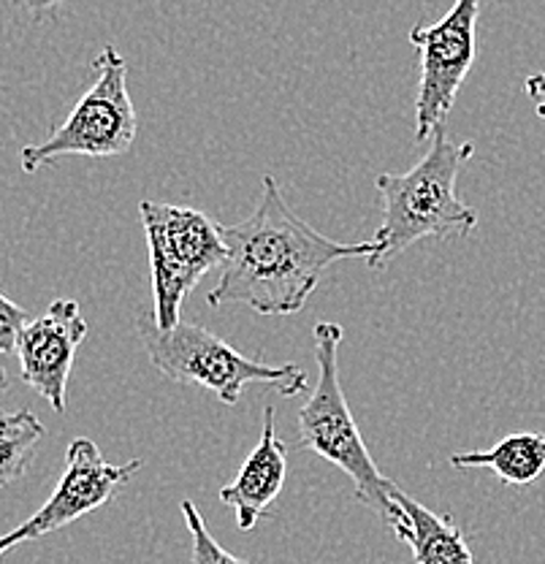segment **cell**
Listing matches in <instances>:
<instances>
[{"label":"cell","instance_id":"cell-1","mask_svg":"<svg viewBox=\"0 0 545 564\" xmlns=\"http://www.w3.org/2000/svg\"><path fill=\"white\" fill-rule=\"evenodd\" d=\"M220 237L228 256L207 302L212 307L242 304L258 315L298 313L331 263L367 261L378 252L374 239L342 245L315 231L291 209L272 174H263L261 202L250 217L220 226Z\"/></svg>","mask_w":545,"mask_h":564},{"label":"cell","instance_id":"cell-2","mask_svg":"<svg viewBox=\"0 0 545 564\" xmlns=\"http://www.w3.org/2000/svg\"><path fill=\"white\" fill-rule=\"evenodd\" d=\"M432 150L404 174H380L374 187L383 196V223L374 234L378 252L367 258L369 269H383L391 258L421 239L467 237L478 226V212L456 193V180L470 161L472 141L454 144L445 126L435 131Z\"/></svg>","mask_w":545,"mask_h":564},{"label":"cell","instance_id":"cell-3","mask_svg":"<svg viewBox=\"0 0 545 564\" xmlns=\"http://www.w3.org/2000/svg\"><path fill=\"white\" fill-rule=\"evenodd\" d=\"M315 361H318V380H315L309 399L298 413V448L313 451L326 462L337 464L356 486V497L363 505L383 516L391 529L404 521L402 505L396 502L394 480L385 478L369 454L361 437V429L345 402L342 383H339V345H342V326L320 321L315 326Z\"/></svg>","mask_w":545,"mask_h":564},{"label":"cell","instance_id":"cell-4","mask_svg":"<svg viewBox=\"0 0 545 564\" xmlns=\"http://www.w3.org/2000/svg\"><path fill=\"white\" fill-rule=\"evenodd\" d=\"M137 326L146 358L163 378L212 391L222 404H237L253 383L272 386L283 397H296L307 388V375L296 364L272 367L253 361L196 323L179 321L174 328H161L155 315H142Z\"/></svg>","mask_w":545,"mask_h":564},{"label":"cell","instance_id":"cell-5","mask_svg":"<svg viewBox=\"0 0 545 564\" xmlns=\"http://www.w3.org/2000/svg\"><path fill=\"white\" fill-rule=\"evenodd\" d=\"M96 79L85 96L76 101L63 126L50 133L41 144H28L20 152V166L25 174H36L41 166L57 158H111L126 155L137 141L139 120L128 96V63L115 46H103L92 61Z\"/></svg>","mask_w":545,"mask_h":564},{"label":"cell","instance_id":"cell-6","mask_svg":"<svg viewBox=\"0 0 545 564\" xmlns=\"http://www.w3.org/2000/svg\"><path fill=\"white\" fill-rule=\"evenodd\" d=\"M146 247H150L152 299H155V323L174 328L182 321V302L196 288V282L212 269L226 263V242L218 223L204 212L177 204L142 202Z\"/></svg>","mask_w":545,"mask_h":564},{"label":"cell","instance_id":"cell-7","mask_svg":"<svg viewBox=\"0 0 545 564\" xmlns=\"http://www.w3.org/2000/svg\"><path fill=\"white\" fill-rule=\"evenodd\" d=\"M480 0H456L435 25L410 31V44L421 57L418 98H415V141L435 137L454 109L456 96L475 66V28Z\"/></svg>","mask_w":545,"mask_h":564},{"label":"cell","instance_id":"cell-8","mask_svg":"<svg viewBox=\"0 0 545 564\" xmlns=\"http://www.w3.org/2000/svg\"><path fill=\"white\" fill-rule=\"evenodd\" d=\"M142 467V458H133V462L120 464V467L109 464L92 440L76 437L66 451V469H63L57 489L52 491V497L41 505L31 519L22 521L20 527L0 538V556L6 551L17 549V545L57 532V529L74 524L81 516L103 508L131 484V478Z\"/></svg>","mask_w":545,"mask_h":564},{"label":"cell","instance_id":"cell-9","mask_svg":"<svg viewBox=\"0 0 545 564\" xmlns=\"http://www.w3.org/2000/svg\"><path fill=\"white\" fill-rule=\"evenodd\" d=\"M87 321L74 299H55L44 315L31 317L17 339L20 375L55 413H66L68 378Z\"/></svg>","mask_w":545,"mask_h":564},{"label":"cell","instance_id":"cell-10","mask_svg":"<svg viewBox=\"0 0 545 564\" xmlns=\"http://www.w3.org/2000/svg\"><path fill=\"white\" fill-rule=\"evenodd\" d=\"M285 475H288V451L277 437L274 408L266 404L261 440H258L253 454L242 464L237 480L220 489V502L237 510V527L242 532L253 529L269 513V505L283 491Z\"/></svg>","mask_w":545,"mask_h":564},{"label":"cell","instance_id":"cell-11","mask_svg":"<svg viewBox=\"0 0 545 564\" xmlns=\"http://www.w3.org/2000/svg\"><path fill=\"white\" fill-rule=\"evenodd\" d=\"M394 497L404 510V521L394 534L413 551L415 564H475L470 545L450 516L432 513L400 486L394 489Z\"/></svg>","mask_w":545,"mask_h":564},{"label":"cell","instance_id":"cell-12","mask_svg":"<svg viewBox=\"0 0 545 564\" xmlns=\"http://www.w3.org/2000/svg\"><path fill=\"white\" fill-rule=\"evenodd\" d=\"M450 467H486L508 486H530L545 473V434L515 432L489 451H467L450 456Z\"/></svg>","mask_w":545,"mask_h":564},{"label":"cell","instance_id":"cell-13","mask_svg":"<svg viewBox=\"0 0 545 564\" xmlns=\"http://www.w3.org/2000/svg\"><path fill=\"white\" fill-rule=\"evenodd\" d=\"M46 426L31 410L0 413V489L28 473Z\"/></svg>","mask_w":545,"mask_h":564},{"label":"cell","instance_id":"cell-14","mask_svg":"<svg viewBox=\"0 0 545 564\" xmlns=\"http://www.w3.org/2000/svg\"><path fill=\"white\" fill-rule=\"evenodd\" d=\"M182 516H185L187 532H190V564H250L222 549L204 524L201 510L190 499H182Z\"/></svg>","mask_w":545,"mask_h":564},{"label":"cell","instance_id":"cell-15","mask_svg":"<svg viewBox=\"0 0 545 564\" xmlns=\"http://www.w3.org/2000/svg\"><path fill=\"white\" fill-rule=\"evenodd\" d=\"M28 321H31V315L0 293V356L17 352V339H20V332L28 326Z\"/></svg>","mask_w":545,"mask_h":564},{"label":"cell","instance_id":"cell-16","mask_svg":"<svg viewBox=\"0 0 545 564\" xmlns=\"http://www.w3.org/2000/svg\"><path fill=\"white\" fill-rule=\"evenodd\" d=\"M524 93L530 98L532 106H535V115L545 120V70H537V74L526 76Z\"/></svg>","mask_w":545,"mask_h":564},{"label":"cell","instance_id":"cell-17","mask_svg":"<svg viewBox=\"0 0 545 564\" xmlns=\"http://www.w3.org/2000/svg\"><path fill=\"white\" fill-rule=\"evenodd\" d=\"M11 3L20 11H25V14H31L33 20H44V17L57 14V9H61L66 0H11Z\"/></svg>","mask_w":545,"mask_h":564},{"label":"cell","instance_id":"cell-18","mask_svg":"<svg viewBox=\"0 0 545 564\" xmlns=\"http://www.w3.org/2000/svg\"><path fill=\"white\" fill-rule=\"evenodd\" d=\"M9 386H11V380H9V372H6L3 361H0V399H3L6 393H9Z\"/></svg>","mask_w":545,"mask_h":564}]
</instances>
